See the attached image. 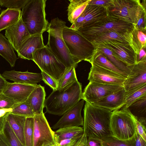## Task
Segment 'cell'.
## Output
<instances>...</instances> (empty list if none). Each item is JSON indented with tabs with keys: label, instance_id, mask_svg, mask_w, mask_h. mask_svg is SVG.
<instances>
[{
	"label": "cell",
	"instance_id": "cell-1",
	"mask_svg": "<svg viewBox=\"0 0 146 146\" xmlns=\"http://www.w3.org/2000/svg\"><path fill=\"white\" fill-rule=\"evenodd\" d=\"M84 111V135L100 140L112 136L110 128L112 111L86 102Z\"/></svg>",
	"mask_w": 146,
	"mask_h": 146
},
{
	"label": "cell",
	"instance_id": "cell-2",
	"mask_svg": "<svg viewBox=\"0 0 146 146\" xmlns=\"http://www.w3.org/2000/svg\"><path fill=\"white\" fill-rule=\"evenodd\" d=\"M82 85L77 80L62 90H53L45 99L46 112L61 116L82 99Z\"/></svg>",
	"mask_w": 146,
	"mask_h": 146
},
{
	"label": "cell",
	"instance_id": "cell-3",
	"mask_svg": "<svg viewBox=\"0 0 146 146\" xmlns=\"http://www.w3.org/2000/svg\"><path fill=\"white\" fill-rule=\"evenodd\" d=\"M66 24V22L57 17L51 21L47 30L48 39L46 46L68 68L78 64L70 54L63 40L62 31Z\"/></svg>",
	"mask_w": 146,
	"mask_h": 146
},
{
	"label": "cell",
	"instance_id": "cell-4",
	"mask_svg": "<svg viewBox=\"0 0 146 146\" xmlns=\"http://www.w3.org/2000/svg\"><path fill=\"white\" fill-rule=\"evenodd\" d=\"M46 0H29L22 9L21 18L30 35L42 34L49 23L46 19Z\"/></svg>",
	"mask_w": 146,
	"mask_h": 146
},
{
	"label": "cell",
	"instance_id": "cell-5",
	"mask_svg": "<svg viewBox=\"0 0 146 146\" xmlns=\"http://www.w3.org/2000/svg\"><path fill=\"white\" fill-rule=\"evenodd\" d=\"M62 36L69 53L76 63L82 60L89 62L95 50L92 44L77 30L66 25L63 28Z\"/></svg>",
	"mask_w": 146,
	"mask_h": 146
},
{
	"label": "cell",
	"instance_id": "cell-6",
	"mask_svg": "<svg viewBox=\"0 0 146 146\" xmlns=\"http://www.w3.org/2000/svg\"><path fill=\"white\" fill-rule=\"evenodd\" d=\"M134 27L131 23L108 17L103 21L89 25H84L77 30L88 41L101 33L111 31L130 32Z\"/></svg>",
	"mask_w": 146,
	"mask_h": 146
},
{
	"label": "cell",
	"instance_id": "cell-7",
	"mask_svg": "<svg viewBox=\"0 0 146 146\" xmlns=\"http://www.w3.org/2000/svg\"><path fill=\"white\" fill-rule=\"evenodd\" d=\"M110 128L112 136L118 139L126 140L133 137L135 127L131 114L128 109L112 111Z\"/></svg>",
	"mask_w": 146,
	"mask_h": 146
},
{
	"label": "cell",
	"instance_id": "cell-8",
	"mask_svg": "<svg viewBox=\"0 0 146 146\" xmlns=\"http://www.w3.org/2000/svg\"><path fill=\"white\" fill-rule=\"evenodd\" d=\"M33 60L57 82L67 69L46 45L35 52Z\"/></svg>",
	"mask_w": 146,
	"mask_h": 146
},
{
	"label": "cell",
	"instance_id": "cell-9",
	"mask_svg": "<svg viewBox=\"0 0 146 146\" xmlns=\"http://www.w3.org/2000/svg\"><path fill=\"white\" fill-rule=\"evenodd\" d=\"M140 3L139 0H111V6L107 9L108 16L133 25Z\"/></svg>",
	"mask_w": 146,
	"mask_h": 146
},
{
	"label": "cell",
	"instance_id": "cell-10",
	"mask_svg": "<svg viewBox=\"0 0 146 146\" xmlns=\"http://www.w3.org/2000/svg\"><path fill=\"white\" fill-rule=\"evenodd\" d=\"M34 118L33 146H54L56 138L43 112Z\"/></svg>",
	"mask_w": 146,
	"mask_h": 146
},
{
	"label": "cell",
	"instance_id": "cell-11",
	"mask_svg": "<svg viewBox=\"0 0 146 146\" xmlns=\"http://www.w3.org/2000/svg\"><path fill=\"white\" fill-rule=\"evenodd\" d=\"M123 88L119 85L89 82L82 93V99L92 104Z\"/></svg>",
	"mask_w": 146,
	"mask_h": 146
},
{
	"label": "cell",
	"instance_id": "cell-12",
	"mask_svg": "<svg viewBox=\"0 0 146 146\" xmlns=\"http://www.w3.org/2000/svg\"><path fill=\"white\" fill-rule=\"evenodd\" d=\"M110 49L114 56L127 66L137 63V56L128 43L116 41H108L99 44Z\"/></svg>",
	"mask_w": 146,
	"mask_h": 146
},
{
	"label": "cell",
	"instance_id": "cell-13",
	"mask_svg": "<svg viewBox=\"0 0 146 146\" xmlns=\"http://www.w3.org/2000/svg\"><path fill=\"white\" fill-rule=\"evenodd\" d=\"M108 17L107 9L104 7L88 4L81 15L70 28L77 30L82 26L101 21Z\"/></svg>",
	"mask_w": 146,
	"mask_h": 146
},
{
	"label": "cell",
	"instance_id": "cell-14",
	"mask_svg": "<svg viewBox=\"0 0 146 146\" xmlns=\"http://www.w3.org/2000/svg\"><path fill=\"white\" fill-rule=\"evenodd\" d=\"M91 64L92 67L88 78L90 82L117 84L123 86L126 77L95 64Z\"/></svg>",
	"mask_w": 146,
	"mask_h": 146
},
{
	"label": "cell",
	"instance_id": "cell-15",
	"mask_svg": "<svg viewBox=\"0 0 146 146\" xmlns=\"http://www.w3.org/2000/svg\"><path fill=\"white\" fill-rule=\"evenodd\" d=\"M127 66L130 72L123 84L127 92L146 84V59Z\"/></svg>",
	"mask_w": 146,
	"mask_h": 146
},
{
	"label": "cell",
	"instance_id": "cell-16",
	"mask_svg": "<svg viewBox=\"0 0 146 146\" xmlns=\"http://www.w3.org/2000/svg\"><path fill=\"white\" fill-rule=\"evenodd\" d=\"M84 101L82 99L65 113L52 128L55 129L65 127L83 126L84 119L81 111Z\"/></svg>",
	"mask_w": 146,
	"mask_h": 146
},
{
	"label": "cell",
	"instance_id": "cell-17",
	"mask_svg": "<svg viewBox=\"0 0 146 146\" xmlns=\"http://www.w3.org/2000/svg\"><path fill=\"white\" fill-rule=\"evenodd\" d=\"M30 36L22 20L21 16L17 23L5 30V37L7 38L13 49L17 52L23 42Z\"/></svg>",
	"mask_w": 146,
	"mask_h": 146
},
{
	"label": "cell",
	"instance_id": "cell-18",
	"mask_svg": "<svg viewBox=\"0 0 146 146\" xmlns=\"http://www.w3.org/2000/svg\"><path fill=\"white\" fill-rule=\"evenodd\" d=\"M37 85L8 82L3 93L17 104H19L26 101Z\"/></svg>",
	"mask_w": 146,
	"mask_h": 146
},
{
	"label": "cell",
	"instance_id": "cell-19",
	"mask_svg": "<svg viewBox=\"0 0 146 146\" xmlns=\"http://www.w3.org/2000/svg\"><path fill=\"white\" fill-rule=\"evenodd\" d=\"M45 46L42 34L30 35L20 46L17 52L18 55L22 59L33 60V54L35 52Z\"/></svg>",
	"mask_w": 146,
	"mask_h": 146
},
{
	"label": "cell",
	"instance_id": "cell-20",
	"mask_svg": "<svg viewBox=\"0 0 146 146\" xmlns=\"http://www.w3.org/2000/svg\"><path fill=\"white\" fill-rule=\"evenodd\" d=\"M126 92L123 88L92 104L112 111L119 110L125 105Z\"/></svg>",
	"mask_w": 146,
	"mask_h": 146
},
{
	"label": "cell",
	"instance_id": "cell-21",
	"mask_svg": "<svg viewBox=\"0 0 146 146\" xmlns=\"http://www.w3.org/2000/svg\"><path fill=\"white\" fill-rule=\"evenodd\" d=\"M6 80L13 81L14 82L24 84L36 85L37 83L42 80L41 73L30 72L15 70L5 71L1 74Z\"/></svg>",
	"mask_w": 146,
	"mask_h": 146
},
{
	"label": "cell",
	"instance_id": "cell-22",
	"mask_svg": "<svg viewBox=\"0 0 146 146\" xmlns=\"http://www.w3.org/2000/svg\"><path fill=\"white\" fill-rule=\"evenodd\" d=\"M46 96L44 87L39 84L32 92L26 100L35 115L43 112Z\"/></svg>",
	"mask_w": 146,
	"mask_h": 146
},
{
	"label": "cell",
	"instance_id": "cell-23",
	"mask_svg": "<svg viewBox=\"0 0 146 146\" xmlns=\"http://www.w3.org/2000/svg\"><path fill=\"white\" fill-rule=\"evenodd\" d=\"M132 31L120 33L111 31L99 34L92 38L89 41L94 45L106 41H116L128 43L131 46Z\"/></svg>",
	"mask_w": 146,
	"mask_h": 146
},
{
	"label": "cell",
	"instance_id": "cell-24",
	"mask_svg": "<svg viewBox=\"0 0 146 146\" xmlns=\"http://www.w3.org/2000/svg\"><path fill=\"white\" fill-rule=\"evenodd\" d=\"M25 117L11 113H8L5 120L21 143L25 146L24 132L26 120Z\"/></svg>",
	"mask_w": 146,
	"mask_h": 146
},
{
	"label": "cell",
	"instance_id": "cell-25",
	"mask_svg": "<svg viewBox=\"0 0 146 146\" xmlns=\"http://www.w3.org/2000/svg\"><path fill=\"white\" fill-rule=\"evenodd\" d=\"M21 10L7 8L0 14V32L17 23L21 16Z\"/></svg>",
	"mask_w": 146,
	"mask_h": 146
},
{
	"label": "cell",
	"instance_id": "cell-26",
	"mask_svg": "<svg viewBox=\"0 0 146 146\" xmlns=\"http://www.w3.org/2000/svg\"><path fill=\"white\" fill-rule=\"evenodd\" d=\"M127 109L132 115L146 127V95L137 100Z\"/></svg>",
	"mask_w": 146,
	"mask_h": 146
},
{
	"label": "cell",
	"instance_id": "cell-27",
	"mask_svg": "<svg viewBox=\"0 0 146 146\" xmlns=\"http://www.w3.org/2000/svg\"><path fill=\"white\" fill-rule=\"evenodd\" d=\"M0 55L9 63L11 67L15 66L18 58L10 42L0 33Z\"/></svg>",
	"mask_w": 146,
	"mask_h": 146
},
{
	"label": "cell",
	"instance_id": "cell-28",
	"mask_svg": "<svg viewBox=\"0 0 146 146\" xmlns=\"http://www.w3.org/2000/svg\"><path fill=\"white\" fill-rule=\"evenodd\" d=\"M90 0H69L68 7V21L73 24L80 17L88 4Z\"/></svg>",
	"mask_w": 146,
	"mask_h": 146
},
{
	"label": "cell",
	"instance_id": "cell-29",
	"mask_svg": "<svg viewBox=\"0 0 146 146\" xmlns=\"http://www.w3.org/2000/svg\"><path fill=\"white\" fill-rule=\"evenodd\" d=\"M91 64L97 65L101 67L117 73L127 77V74L117 68L103 54L94 51L93 55L89 61Z\"/></svg>",
	"mask_w": 146,
	"mask_h": 146
},
{
	"label": "cell",
	"instance_id": "cell-30",
	"mask_svg": "<svg viewBox=\"0 0 146 146\" xmlns=\"http://www.w3.org/2000/svg\"><path fill=\"white\" fill-rule=\"evenodd\" d=\"M94 45L95 47V51L104 54L115 66L128 76L130 70L127 66L117 59L110 49L100 44Z\"/></svg>",
	"mask_w": 146,
	"mask_h": 146
},
{
	"label": "cell",
	"instance_id": "cell-31",
	"mask_svg": "<svg viewBox=\"0 0 146 146\" xmlns=\"http://www.w3.org/2000/svg\"><path fill=\"white\" fill-rule=\"evenodd\" d=\"M131 34V46L137 58L140 50L146 48V31H142L134 28Z\"/></svg>",
	"mask_w": 146,
	"mask_h": 146
},
{
	"label": "cell",
	"instance_id": "cell-32",
	"mask_svg": "<svg viewBox=\"0 0 146 146\" xmlns=\"http://www.w3.org/2000/svg\"><path fill=\"white\" fill-rule=\"evenodd\" d=\"M83 131L82 127L71 126L59 128L54 132L57 142L76 137L83 134Z\"/></svg>",
	"mask_w": 146,
	"mask_h": 146
},
{
	"label": "cell",
	"instance_id": "cell-33",
	"mask_svg": "<svg viewBox=\"0 0 146 146\" xmlns=\"http://www.w3.org/2000/svg\"><path fill=\"white\" fill-rule=\"evenodd\" d=\"M77 65L75 64L67 68L57 82V90H62L65 89L78 80L75 70Z\"/></svg>",
	"mask_w": 146,
	"mask_h": 146
},
{
	"label": "cell",
	"instance_id": "cell-34",
	"mask_svg": "<svg viewBox=\"0 0 146 146\" xmlns=\"http://www.w3.org/2000/svg\"><path fill=\"white\" fill-rule=\"evenodd\" d=\"M146 95V84L126 92L125 103L121 108L127 109L140 98Z\"/></svg>",
	"mask_w": 146,
	"mask_h": 146
},
{
	"label": "cell",
	"instance_id": "cell-35",
	"mask_svg": "<svg viewBox=\"0 0 146 146\" xmlns=\"http://www.w3.org/2000/svg\"><path fill=\"white\" fill-rule=\"evenodd\" d=\"M146 1L141 2L137 9L135 22L134 28L142 31H146Z\"/></svg>",
	"mask_w": 146,
	"mask_h": 146
},
{
	"label": "cell",
	"instance_id": "cell-36",
	"mask_svg": "<svg viewBox=\"0 0 146 146\" xmlns=\"http://www.w3.org/2000/svg\"><path fill=\"white\" fill-rule=\"evenodd\" d=\"M10 113L26 117H34L35 115L30 105L26 101L16 104L11 109Z\"/></svg>",
	"mask_w": 146,
	"mask_h": 146
},
{
	"label": "cell",
	"instance_id": "cell-37",
	"mask_svg": "<svg viewBox=\"0 0 146 146\" xmlns=\"http://www.w3.org/2000/svg\"><path fill=\"white\" fill-rule=\"evenodd\" d=\"M33 117H27L24 132L25 146H33Z\"/></svg>",
	"mask_w": 146,
	"mask_h": 146
},
{
	"label": "cell",
	"instance_id": "cell-38",
	"mask_svg": "<svg viewBox=\"0 0 146 146\" xmlns=\"http://www.w3.org/2000/svg\"><path fill=\"white\" fill-rule=\"evenodd\" d=\"M3 131L11 146H25L14 133L5 118Z\"/></svg>",
	"mask_w": 146,
	"mask_h": 146
},
{
	"label": "cell",
	"instance_id": "cell-39",
	"mask_svg": "<svg viewBox=\"0 0 146 146\" xmlns=\"http://www.w3.org/2000/svg\"><path fill=\"white\" fill-rule=\"evenodd\" d=\"M102 146H133L131 138L124 140L111 136L101 140Z\"/></svg>",
	"mask_w": 146,
	"mask_h": 146
},
{
	"label": "cell",
	"instance_id": "cell-40",
	"mask_svg": "<svg viewBox=\"0 0 146 146\" xmlns=\"http://www.w3.org/2000/svg\"><path fill=\"white\" fill-rule=\"evenodd\" d=\"M29 0H0V5L7 8L21 10Z\"/></svg>",
	"mask_w": 146,
	"mask_h": 146
},
{
	"label": "cell",
	"instance_id": "cell-41",
	"mask_svg": "<svg viewBox=\"0 0 146 146\" xmlns=\"http://www.w3.org/2000/svg\"><path fill=\"white\" fill-rule=\"evenodd\" d=\"M17 104L3 93L0 94V109H12Z\"/></svg>",
	"mask_w": 146,
	"mask_h": 146
},
{
	"label": "cell",
	"instance_id": "cell-42",
	"mask_svg": "<svg viewBox=\"0 0 146 146\" xmlns=\"http://www.w3.org/2000/svg\"><path fill=\"white\" fill-rule=\"evenodd\" d=\"M41 73L42 80L45 84L50 86L53 89V90H57L58 88L57 82L44 72L41 71Z\"/></svg>",
	"mask_w": 146,
	"mask_h": 146
},
{
	"label": "cell",
	"instance_id": "cell-43",
	"mask_svg": "<svg viewBox=\"0 0 146 146\" xmlns=\"http://www.w3.org/2000/svg\"><path fill=\"white\" fill-rule=\"evenodd\" d=\"M131 115L135 125V131L146 141V127L140 122L135 117Z\"/></svg>",
	"mask_w": 146,
	"mask_h": 146
},
{
	"label": "cell",
	"instance_id": "cell-44",
	"mask_svg": "<svg viewBox=\"0 0 146 146\" xmlns=\"http://www.w3.org/2000/svg\"><path fill=\"white\" fill-rule=\"evenodd\" d=\"M131 139L133 146H146V141L136 131Z\"/></svg>",
	"mask_w": 146,
	"mask_h": 146
},
{
	"label": "cell",
	"instance_id": "cell-45",
	"mask_svg": "<svg viewBox=\"0 0 146 146\" xmlns=\"http://www.w3.org/2000/svg\"><path fill=\"white\" fill-rule=\"evenodd\" d=\"M88 4L102 6L107 9L111 5V0H90Z\"/></svg>",
	"mask_w": 146,
	"mask_h": 146
},
{
	"label": "cell",
	"instance_id": "cell-46",
	"mask_svg": "<svg viewBox=\"0 0 146 146\" xmlns=\"http://www.w3.org/2000/svg\"><path fill=\"white\" fill-rule=\"evenodd\" d=\"M87 146H102L101 140L91 137L87 138Z\"/></svg>",
	"mask_w": 146,
	"mask_h": 146
},
{
	"label": "cell",
	"instance_id": "cell-47",
	"mask_svg": "<svg viewBox=\"0 0 146 146\" xmlns=\"http://www.w3.org/2000/svg\"><path fill=\"white\" fill-rule=\"evenodd\" d=\"M87 137L83 133L74 146H87Z\"/></svg>",
	"mask_w": 146,
	"mask_h": 146
},
{
	"label": "cell",
	"instance_id": "cell-48",
	"mask_svg": "<svg viewBox=\"0 0 146 146\" xmlns=\"http://www.w3.org/2000/svg\"><path fill=\"white\" fill-rule=\"evenodd\" d=\"M0 146H11L5 136L3 130L0 132Z\"/></svg>",
	"mask_w": 146,
	"mask_h": 146
},
{
	"label": "cell",
	"instance_id": "cell-49",
	"mask_svg": "<svg viewBox=\"0 0 146 146\" xmlns=\"http://www.w3.org/2000/svg\"><path fill=\"white\" fill-rule=\"evenodd\" d=\"M8 82L0 74V94L3 93V90L6 86Z\"/></svg>",
	"mask_w": 146,
	"mask_h": 146
},
{
	"label": "cell",
	"instance_id": "cell-50",
	"mask_svg": "<svg viewBox=\"0 0 146 146\" xmlns=\"http://www.w3.org/2000/svg\"><path fill=\"white\" fill-rule=\"evenodd\" d=\"M145 50L146 48H142L140 50L137 56V63L143 60L146 59Z\"/></svg>",
	"mask_w": 146,
	"mask_h": 146
},
{
	"label": "cell",
	"instance_id": "cell-51",
	"mask_svg": "<svg viewBox=\"0 0 146 146\" xmlns=\"http://www.w3.org/2000/svg\"><path fill=\"white\" fill-rule=\"evenodd\" d=\"M11 111V109H0V117L5 116Z\"/></svg>",
	"mask_w": 146,
	"mask_h": 146
},
{
	"label": "cell",
	"instance_id": "cell-52",
	"mask_svg": "<svg viewBox=\"0 0 146 146\" xmlns=\"http://www.w3.org/2000/svg\"><path fill=\"white\" fill-rule=\"evenodd\" d=\"M6 116L0 117V132L3 130Z\"/></svg>",
	"mask_w": 146,
	"mask_h": 146
},
{
	"label": "cell",
	"instance_id": "cell-53",
	"mask_svg": "<svg viewBox=\"0 0 146 146\" xmlns=\"http://www.w3.org/2000/svg\"><path fill=\"white\" fill-rule=\"evenodd\" d=\"M54 146H58L56 143V144Z\"/></svg>",
	"mask_w": 146,
	"mask_h": 146
},
{
	"label": "cell",
	"instance_id": "cell-54",
	"mask_svg": "<svg viewBox=\"0 0 146 146\" xmlns=\"http://www.w3.org/2000/svg\"><path fill=\"white\" fill-rule=\"evenodd\" d=\"M1 8L0 7V13H1Z\"/></svg>",
	"mask_w": 146,
	"mask_h": 146
},
{
	"label": "cell",
	"instance_id": "cell-55",
	"mask_svg": "<svg viewBox=\"0 0 146 146\" xmlns=\"http://www.w3.org/2000/svg\"></svg>",
	"mask_w": 146,
	"mask_h": 146
}]
</instances>
